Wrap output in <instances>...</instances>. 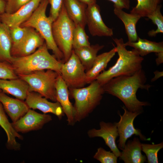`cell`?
I'll return each instance as SVG.
<instances>
[{"label": "cell", "instance_id": "1", "mask_svg": "<svg viewBox=\"0 0 163 163\" xmlns=\"http://www.w3.org/2000/svg\"><path fill=\"white\" fill-rule=\"evenodd\" d=\"M146 81L145 72L142 69L132 75L114 78L103 86L105 92L119 98L128 110L142 113L143 107L149 104L138 100L136 93L139 88L149 90L151 86L146 84Z\"/></svg>", "mask_w": 163, "mask_h": 163}, {"label": "cell", "instance_id": "2", "mask_svg": "<svg viewBox=\"0 0 163 163\" xmlns=\"http://www.w3.org/2000/svg\"><path fill=\"white\" fill-rule=\"evenodd\" d=\"M113 40L117 46L118 58L113 66L97 77L96 80L103 86L114 78L132 75L142 69L144 59L136 50H127L122 38H115Z\"/></svg>", "mask_w": 163, "mask_h": 163}, {"label": "cell", "instance_id": "3", "mask_svg": "<svg viewBox=\"0 0 163 163\" xmlns=\"http://www.w3.org/2000/svg\"><path fill=\"white\" fill-rule=\"evenodd\" d=\"M70 92L75 101L73 106L76 123L89 116L100 104L105 92L103 85L96 80L87 87L71 89Z\"/></svg>", "mask_w": 163, "mask_h": 163}, {"label": "cell", "instance_id": "4", "mask_svg": "<svg viewBox=\"0 0 163 163\" xmlns=\"http://www.w3.org/2000/svg\"><path fill=\"white\" fill-rule=\"evenodd\" d=\"M49 2L48 0H42L31 15L20 26L30 27L38 32L45 41L48 49L51 50L58 60L64 62L63 54L56 45L53 39L52 31L53 20L46 14Z\"/></svg>", "mask_w": 163, "mask_h": 163}, {"label": "cell", "instance_id": "5", "mask_svg": "<svg viewBox=\"0 0 163 163\" xmlns=\"http://www.w3.org/2000/svg\"><path fill=\"white\" fill-rule=\"evenodd\" d=\"M75 25L69 17L63 4L59 14L53 21L52 34L54 40L62 53L64 62L70 56L73 50V34Z\"/></svg>", "mask_w": 163, "mask_h": 163}, {"label": "cell", "instance_id": "6", "mask_svg": "<svg viewBox=\"0 0 163 163\" xmlns=\"http://www.w3.org/2000/svg\"><path fill=\"white\" fill-rule=\"evenodd\" d=\"M59 74L54 70L47 69L46 71H35L18 76L28 84L29 91L36 92L46 98L56 102V84Z\"/></svg>", "mask_w": 163, "mask_h": 163}, {"label": "cell", "instance_id": "7", "mask_svg": "<svg viewBox=\"0 0 163 163\" xmlns=\"http://www.w3.org/2000/svg\"><path fill=\"white\" fill-rule=\"evenodd\" d=\"M85 70L73 50L69 59L62 63L60 75L69 89L80 88L87 84Z\"/></svg>", "mask_w": 163, "mask_h": 163}, {"label": "cell", "instance_id": "8", "mask_svg": "<svg viewBox=\"0 0 163 163\" xmlns=\"http://www.w3.org/2000/svg\"><path fill=\"white\" fill-rule=\"evenodd\" d=\"M45 43L34 53L27 56L13 57L11 64L16 74L26 75L35 71L36 68L42 62L53 55L49 53Z\"/></svg>", "mask_w": 163, "mask_h": 163}, {"label": "cell", "instance_id": "9", "mask_svg": "<svg viewBox=\"0 0 163 163\" xmlns=\"http://www.w3.org/2000/svg\"><path fill=\"white\" fill-rule=\"evenodd\" d=\"M122 108L124 110V113L122 115L119 114L120 120L118 123H116L119 136L117 141L119 142L118 148L122 150L127 139L134 135L139 136L142 140H150V139H147L142 134L140 130L136 129L134 126V119L142 113L129 111L124 107Z\"/></svg>", "mask_w": 163, "mask_h": 163}, {"label": "cell", "instance_id": "10", "mask_svg": "<svg viewBox=\"0 0 163 163\" xmlns=\"http://www.w3.org/2000/svg\"><path fill=\"white\" fill-rule=\"evenodd\" d=\"M44 40L34 29L28 27L25 37L18 43L12 44L11 54L13 57H21L34 53L44 43Z\"/></svg>", "mask_w": 163, "mask_h": 163}, {"label": "cell", "instance_id": "11", "mask_svg": "<svg viewBox=\"0 0 163 163\" xmlns=\"http://www.w3.org/2000/svg\"><path fill=\"white\" fill-rule=\"evenodd\" d=\"M52 118L49 114L40 113L30 109L23 116L11 123L17 132L23 133L40 129Z\"/></svg>", "mask_w": 163, "mask_h": 163}, {"label": "cell", "instance_id": "12", "mask_svg": "<svg viewBox=\"0 0 163 163\" xmlns=\"http://www.w3.org/2000/svg\"><path fill=\"white\" fill-rule=\"evenodd\" d=\"M86 25L93 36L112 37L113 29L104 22L100 13L99 6L97 3L88 5L86 12Z\"/></svg>", "mask_w": 163, "mask_h": 163}, {"label": "cell", "instance_id": "13", "mask_svg": "<svg viewBox=\"0 0 163 163\" xmlns=\"http://www.w3.org/2000/svg\"><path fill=\"white\" fill-rule=\"evenodd\" d=\"M99 125V129L93 128L88 131V136L90 138H102L112 152L117 158L119 157L121 152L118 149L116 142L117 137L119 136L116 123H106L102 121L100 122Z\"/></svg>", "mask_w": 163, "mask_h": 163}, {"label": "cell", "instance_id": "14", "mask_svg": "<svg viewBox=\"0 0 163 163\" xmlns=\"http://www.w3.org/2000/svg\"><path fill=\"white\" fill-rule=\"evenodd\" d=\"M25 102L30 109H38L44 113H51L61 119L64 113L59 102L49 101L47 99L36 92L29 91Z\"/></svg>", "mask_w": 163, "mask_h": 163}, {"label": "cell", "instance_id": "15", "mask_svg": "<svg viewBox=\"0 0 163 163\" xmlns=\"http://www.w3.org/2000/svg\"><path fill=\"white\" fill-rule=\"evenodd\" d=\"M56 101L59 103L62 108L68 124L74 126L76 123L74 107L69 100L68 87L60 74L56 82Z\"/></svg>", "mask_w": 163, "mask_h": 163}, {"label": "cell", "instance_id": "16", "mask_svg": "<svg viewBox=\"0 0 163 163\" xmlns=\"http://www.w3.org/2000/svg\"><path fill=\"white\" fill-rule=\"evenodd\" d=\"M42 0H31L16 12L0 14V20L9 27L20 26L31 15Z\"/></svg>", "mask_w": 163, "mask_h": 163}, {"label": "cell", "instance_id": "17", "mask_svg": "<svg viewBox=\"0 0 163 163\" xmlns=\"http://www.w3.org/2000/svg\"><path fill=\"white\" fill-rule=\"evenodd\" d=\"M0 102L12 122L23 116L30 109L23 101L10 97L2 91L0 92Z\"/></svg>", "mask_w": 163, "mask_h": 163}, {"label": "cell", "instance_id": "18", "mask_svg": "<svg viewBox=\"0 0 163 163\" xmlns=\"http://www.w3.org/2000/svg\"><path fill=\"white\" fill-rule=\"evenodd\" d=\"M0 89L5 93L24 101L29 91V86L26 82L19 77L11 79H0Z\"/></svg>", "mask_w": 163, "mask_h": 163}, {"label": "cell", "instance_id": "19", "mask_svg": "<svg viewBox=\"0 0 163 163\" xmlns=\"http://www.w3.org/2000/svg\"><path fill=\"white\" fill-rule=\"evenodd\" d=\"M120 159L125 163H143L146 161V157L142 155V143L138 138L134 137L129 140L122 150Z\"/></svg>", "mask_w": 163, "mask_h": 163}, {"label": "cell", "instance_id": "20", "mask_svg": "<svg viewBox=\"0 0 163 163\" xmlns=\"http://www.w3.org/2000/svg\"><path fill=\"white\" fill-rule=\"evenodd\" d=\"M63 4L69 17L75 26L85 28L87 5L78 0H63Z\"/></svg>", "mask_w": 163, "mask_h": 163}, {"label": "cell", "instance_id": "21", "mask_svg": "<svg viewBox=\"0 0 163 163\" xmlns=\"http://www.w3.org/2000/svg\"><path fill=\"white\" fill-rule=\"evenodd\" d=\"M114 14L124 24L128 41H136L139 37L136 32V24L141 17L136 14L128 13L123 9L116 7H114Z\"/></svg>", "mask_w": 163, "mask_h": 163}, {"label": "cell", "instance_id": "22", "mask_svg": "<svg viewBox=\"0 0 163 163\" xmlns=\"http://www.w3.org/2000/svg\"><path fill=\"white\" fill-rule=\"evenodd\" d=\"M117 53L116 47L108 52L97 55L91 68L86 72V81L90 83L106 68L108 63Z\"/></svg>", "mask_w": 163, "mask_h": 163}, {"label": "cell", "instance_id": "23", "mask_svg": "<svg viewBox=\"0 0 163 163\" xmlns=\"http://www.w3.org/2000/svg\"><path fill=\"white\" fill-rule=\"evenodd\" d=\"M104 47L97 44L73 50L87 71L92 67L98 52Z\"/></svg>", "mask_w": 163, "mask_h": 163}, {"label": "cell", "instance_id": "24", "mask_svg": "<svg viewBox=\"0 0 163 163\" xmlns=\"http://www.w3.org/2000/svg\"><path fill=\"white\" fill-rule=\"evenodd\" d=\"M124 44L126 46L133 47L142 57L152 53H156L163 52V42H156L139 37L136 42L128 41Z\"/></svg>", "mask_w": 163, "mask_h": 163}, {"label": "cell", "instance_id": "25", "mask_svg": "<svg viewBox=\"0 0 163 163\" xmlns=\"http://www.w3.org/2000/svg\"><path fill=\"white\" fill-rule=\"evenodd\" d=\"M12 45L10 28L0 20V62L11 63L12 59L11 54Z\"/></svg>", "mask_w": 163, "mask_h": 163}, {"label": "cell", "instance_id": "26", "mask_svg": "<svg viewBox=\"0 0 163 163\" xmlns=\"http://www.w3.org/2000/svg\"><path fill=\"white\" fill-rule=\"evenodd\" d=\"M137 4L130 13L136 14L141 17H146L160 5L162 0H136Z\"/></svg>", "mask_w": 163, "mask_h": 163}, {"label": "cell", "instance_id": "27", "mask_svg": "<svg viewBox=\"0 0 163 163\" xmlns=\"http://www.w3.org/2000/svg\"><path fill=\"white\" fill-rule=\"evenodd\" d=\"M161 5H159L154 11L146 16L157 26L156 30L148 32V34L150 37H155L158 34L163 33V16L161 11Z\"/></svg>", "mask_w": 163, "mask_h": 163}, {"label": "cell", "instance_id": "28", "mask_svg": "<svg viewBox=\"0 0 163 163\" xmlns=\"http://www.w3.org/2000/svg\"><path fill=\"white\" fill-rule=\"evenodd\" d=\"M90 45L89 37L85 32V28L78 25L75 26L73 34V50Z\"/></svg>", "mask_w": 163, "mask_h": 163}, {"label": "cell", "instance_id": "29", "mask_svg": "<svg viewBox=\"0 0 163 163\" xmlns=\"http://www.w3.org/2000/svg\"><path fill=\"white\" fill-rule=\"evenodd\" d=\"M163 148V143L158 144L142 143V150L145 154L148 163H158V154Z\"/></svg>", "mask_w": 163, "mask_h": 163}, {"label": "cell", "instance_id": "30", "mask_svg": "<svg viewBox=\"0 0 163 163\" xmlns=\"http://www.w3.org/2000/svg\"><path fill=\"white\" fill-rule=\"evenodd\" d=\"M93 158L101 163H117V157L113 152L106 150L102 147L97 149Z\"/></svg>", "mask_w": 163, "mask_h": 163}, {"label": "cell", "instance_id": "31", "mask_svg": "<svg viewBox=\"0 0 163 163\" xmlns=\"http://www.w3.org/2000/svg\"><path fill=\"white\" fill-rule=\"evenodd\" d=\"M18 77L11 63L0 62V79H11Z\"/></svg>", "mask_w": 163, "mask_h": 163}, {"label": "cell", "instance_id": "32", "mask_svg": "<svg viewBox=\"0 0 163 163\" xmlns=\"http://www.w3.org/2000/svg\"><path fill=\"white\" fill-rule=\"evenodd\" d=\"M0 126L4 129L8 136L13 135L15 131L9 121L2 104L0 102Z\"/></svg>", "mask_w": 163, "mask_h": 163}, {"label": "cell", "instance_id": "33", "mask_svg": "<svg viewBox=\"0 0 163 163\" xmlns=\"http://www.w3.org/2000/svg\"><path fill=\"white\" fill-rule=\"evenodd\" d=\"M12 45L18 43L22 40L26 34L28 27L20 26L9 27Z\"/></svg>", "mask_w": 163, "mask_h": 163}, {"label": "cell", "instance_id": "34", "mask_svg": "<svg viewBox=\"0 0 163 163\" xmlns=\"http://www.w3.org/2000/svg\"><path fill=\"white\" fill-rule=\"evenodd\" d=\"M31 0H6L5 12L13 14Z\"/></svg>", "mask_w": 163, "mask_h": 163}, {"label": "cell", "instance_id": "35", "mask_svg": "<svg viewBox=\"0 0 163 163\" xmlns=\"http://www.w3.org/2000/svg\"><path fill=\"white\" fill-rule=\"evenodd\" d=\"M50 8L49 16L53 21L58 16L63 4V0H48Z\"/></svg>", "mask_w": 163, "mask_h": 163}, {"label": "cell", "instance_id": "36", "mask_svg": "<svg viewBox=\"0 0 163 163\" xmlns=\"http://www.w3.org/2000/svg\"><path fill=\"white\" fill-rule=\"evenodd\" d=\"M113 2V6L123 9H129L130 7L129 0H108Z\"/></svg>", "mask_w": 163, "mask_h": 163}, {"label": "cell", "instance_id": "37", "mask_svg": "<svg viewBox=\"0 0 163 163\" xmlns=\"http://www.w3.org/2000/svg\"><path fill=\"white\" fill-rule=\"evenodd\" d=\"M157 57L156 59L157 65H159L163 63V52L156 53Z\"/></svg>", "mask_w": 163, "mask_h": 163}, {"label": "cell", "instance_id": "38", "mask_svg": "<svg viewBox=\"0 0 163 163\" xmlns=\"http://www.w3.org/2000/svg\"><path fill=\"white\" fill-rule=\"evenodd\" d=\"M6 3L3 0H0V14L5 12Z\"/></svg>", "mask_w": 163, "mask_h": 163}, {"label": "cell", "instance_id": "39", "mask_svg": "<svg viewBox=\"0 0 163 163\" xmlns=\"http://www.w3.org/2000/svg\"><path fill=\"white\" fill-rule=\"evenodd\" d=\"M155 76L152 79V82H153L157 79L158 78L162 76L163 72H159L156 71L154 72Z\"/></svg>", "mask_w": 163, "mask_h": 163}, {"label": "cell", "instance_id": "40", "mask_svg": "<svg viewBox=\"0 0 163 163\" xmlns=\"http://www.w3.org/2000/svg\"><path fill=\"white\" fill-rule=\"evenodd\" d=\"M78 1L86 5L87 6L96 3L97 0H78Z\"/></svg>", "mask_w": 163, "mask_h": 163}, {"label": "cell", "instance_id": "41", "mask_svg": "<svg viewBox=\"0 0 163 163\" xmlns=\"http://www.w3.org/2000/svg\"><path fill=\"white\" fill-rule=\"evenodd\" d=\"M1 91H2L1 89H0V92Z\"/></svg>", "mask_w": 163, "mask_h": 163}]
</instances>
